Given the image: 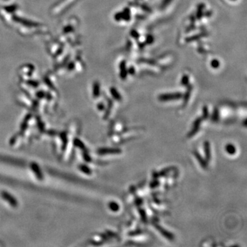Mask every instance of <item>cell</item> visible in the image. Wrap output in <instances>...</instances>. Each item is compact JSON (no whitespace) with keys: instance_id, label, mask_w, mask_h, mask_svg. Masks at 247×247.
Masks as SVG:
<instances>
[{"instance_id":"obj_14","label":"cell","mask_w":247,"mask_h":247,"mask_svg":"<svg viewBox=\"0 0 247 247\" xmlns=\"http://www.w3.org/2000/svg\"><path fill=\"white\" fill-rule=\"evenodd\" d=\"M191 91V87H189L188 89L187 90L186 93H185L184 98H183V106H185L187 104V103H188L189 97H190Z\"/></svg>"},{"instance_id":"obj_21","label":"cell","mask_w":247,"mask_h":247,"mask_svg":"<svg viewBox=\"0 0 247 247\" xmlns=\"http://www.w3.org/2000/svg\"><path fill=\"white\" fill-rule=\"evenodd\" d=\"M113 107V103H112L111 100L109 101V106H108V109L107 110V111H106L105 113V119H107V118L109 117V115H110V113H111V108Z\"/></svg>"},{"instance_id":"obj_12","label":"cell","mask_w":247,"mask_h":247,"mask_svg":"<svg viewBox=\"0 0 247 247\" xmlns=\"http://www.w3.org/2000/svg\"><path fill=\"white\" fill-rule=\"evenodd\" d=\"M225 150H226V152L230 155H233L236 154V146L231 144H228L226 145L225 147Z\"/></svg>"},{"instance_id":"obj_4","label":"cell","mask_w":247,"mask_h":247,"mask_svg":"<svg viewBox=\"0 0 247 247\" xmlns=\"http://www.w3.org/2000/svg\"><path fill=\"white\" fill-rule=\"evenodd\" d=\"M122 152L120 148H102L98 150L100 154H118Z\"/></svg>"},{"instance_id":"obj_24","label":"cell","mask_w":247,"mask_h":247,"mask_svg":"<svg viewBox=\"0 0 247 247\" xmlns=\"http://www.w3.org/2000/svg\"><path fill=\"white\" fill-rule=\"evenodd\" d=\"M159 185V182L157 181V179H154V180L152 181V182L150 183V186L151 188H154V187L158 186Z\"/></svg>"},{"instance_id":"obj_31","label":"cell","mask_w":247,"mask_h":247,"mask_svg":"<svg viewBox=\"0 0 247 247\" xmlns=\"http://www.w3.org/2000/svg\"><path fill=\"white\" fill-rule=\"evenodd\" d=\"M127 71H128V73H130V74H131V75H133L134 73H135V68L133 67H130Z\"/></svg>"},{"instance_id":"obj_17","label":"cell","mask_w":247,"mask_h":247,"mask_svg":"<svg viewBox=\"0 0 247 247\" xmlns=\"http://www.w3.org/2000/svg\"><path fill=\"white\" fill-rule=\"evenodd\" d=\"M211 119L213 122H218V120H219V112H218V110L217 109H215L214 110L213 114H212Z\"/></svg>"},{"instance_id":"obj_19","label":"cell","mask_w":247,"mask_h":247,"mask_svg":"<svg viewBox=\"0 0 247 247\" xmlns=\"http://www.w3.org/2000/svg\"><path fill=\"white\" fill-rule=\"evenodd\" d=\"M189 84V76L187 75H184L181 79V85L183 86H187Z\"/></svg>"},{"instance_id":"obj_27","label":"cell","mask_w":247,"mask_h":247,"mask_svg":"<svg viewBox=\"0 0 247 247\" xmlns=\"http://www.w3.org/2000/svg\"><path fill=\"white\" fill-rule=\"evenodd\" d=\"M154 41V37L152 35H148L146 38V43L148 44L152 43Z\"/></svg>"},{"instance_id":"obj_7","label":"cell","mask_w":247,"mask_h":247,"mask_svg":"<svg viewBox=\"0 0 247 247\" xmlns=\"http://www.w3.org/2000/svg\"><path fill=\"white\" fill-rule=\"evenodd\" d=\"M194 155L196 159L199 161L200 166H201L202 168L206 169L207 168V161L205 159H203V157L200 154V153L197 151H194Z\"/></svg>"},{"instance_id":"obj_11","label":"cell","mask_w":247,"mask_h":247,"mask_svg":"<svg viewBox=\"0 0 247 247\" xmlns=\"http://www.w3.org/2000/svg\"><path fill=\"white\" fill-rule=\"evenodd\" d=\"M122 20H124L126 21H128L130 20V11L128 8H125L124 9L123 12L122 13Z\"/></svg>"},{"instance_id":"obj_23","label":"cell","mask_w":247,"mask_h":247,"mask_svg":"<svg viewBox=\"0 0 247 247\" xmlns=\"http://www.w3.org/2000/svg\"><path fill=\"white\" fill-rule=\"evenodd\" d=\"M81 170L83 171V172H85V173H86V174H90L91 173V169L89 168H88V167L87 166H81Z\"/></svg>"},{"instance_id":"obj_30","label":"cell","mask_w":247,"mask_h":247,"mask_svg":"<svg viewBox=\"0 0 247 247\" xmlns=\"http://www.w3.org/2000/svg\"><path fill=\"white\" fill-rule=\"evenodd\" d=\"M135 203L137 206L140 207V206L143 203V200L141 199H139V198H137V199H135Z\"/></svg>"},{"instance_id":"obj_5","label":"cell","mask_w":247,"mask_h":247,"mask_svg":"<svg viewBox=\"0 0 247 247\" xmlns=\"http://www.w3.org/2000/svg\"><path fill=\"white\" fill-rule=\"evenodd\" d=\"M173 170H175L174 167H168V168L163 169L161 172H154L152 173V177L154 179H158L159 177H165L168 175Z\"/></svg>"},{"instance_id":"obj_18","label":"cell","mask_w":247,"mask_h":247,"mask_svg":"<svg viewBox=\"0 0 247 247\" xmlns=\"http://www.w3.org/2000/svg\"><path fill=\"white\" fill-rule=\"evenodd\" d=\"M142 233H143V231L142 230H141V229H136V230L131 231H130L128 233V235L129 236H139V235L142 234Z\"/></svg>"},{"instance_id":"obj_16","label":"cell","mask_w":247,"mask_h":247,"mask_svg":"<svg viewBox=\"0 0 247 247\" xmlns=\"http://www.w3.org/2000/svg\"><path fill=\"white\" fill-rule=\"evenodd\" d=\"M209 109H208L207 106H204L203 107V115L201 117L203 118V120H207L209 117Z\"/></svg>"},{"instance_id":"obj_2","label":"cell","mask_w":247,"mask_h":247,"mask_svg":"<svg viewBox=\"0 0 247 247\" xmlns=\"http://www.w3.org/2000/svg\"><path fill=\"white\" fill-rule=\"evenodd\" d=\"M152 224H153V226H154V227L156 228V229L162 235V236L164 237V238H166V239H168V240H174V235L172 233L168 232V231L165 229L164 228L162 227V226H161L160 224H159L156 222H154Z\"/></svg>"},{"instance_id":"obj_29","label":"cell","mask_w":247,"mask_h":247,"mask_svg":"<svg viewBox=\"0 0 247 247\" xmlns=\"http://www.w3.org/2000/svg\"><path fill=\"white\" fill-rule=\"evenodd\" d=\"M115 19L117 20V21H120L122 20V13H117L116 15H115Z\"/></svg>"},{"instance_id":"obj_33","label":"cell","mask_w":247,"mask_h":247,"mask_svg":"<svg viewBox=\"0 0 247 247\" xmlns=\"http://www.w3.org/2000/svg\"><path fill=\"white\" fill-rule=\"evenodd\" d=\"M231 1H236V0H231Z\"/></svg>"},{"instance_id":"obj_22","label":"cell","mask_w":247,"mask_h":247,"mask_svg":"<svg viewBox=\"0 0 247 247\" xmlns=\"http://www.w3.org/2000/svg\"><path fill=\"white\" fill-rule=\"evenodd\" d=\"M93 95L95 97L99 96L100 95V86L98 84H95L94 86V89H93Z\"/></svg>"},{"instance_id":"obj_15","label":"cell","mask_w":247,"mask_h":247,"mask_svg":"<svg viewBox=\"0 0 247 247\" xmlns=\"http://www.w3.org/2000/svg\"><path fill=\"white\" fill-rule=\"evenodd\" d=\"M139 213H140V217L142 218V220L144 222H147V215L146 213V211L143 209V208H140L139 209Z\"/></svg>"},{"instance_id":"obj_1","label":"cell","mask_w":247,"mask_h":247,"mask_svg":"<svg viewBox=\"0 0 247 247\" xmlns=\"http://www.w3.org/2000/svg\"><path fill=\"white\" fill-rule=\"evenodd\" d=\"M183 96L182 93L180 92L172 93H166V94H161L158 97V99L161 102H168L172 100H177L181 98Z\"/></svg>"},{"instance_id":"obj_10","label":"cell","mask_w":247,"mask_h":247,"mask_svg":"<svg viewBox=\"0 0 247 247\" xmlns=\"http://www.w3.org/2000/svg\"><path fill=\"white\" fill-rule=\"evenodd\" d=\"M110 91H111V95L115 100L117 101H122V95L120 94V93L118 92V91L116 89L115 87H111V89H110Z\"/></svg>"},{"instance_id":"obj_13","label":"cell","mask_w":247,"mask_h":247,"mask_svg":"<svg viewBox=\"0 0 247 247\" xmlns=\"http://www.w3.org/2000/svg\"><path fill=\"white\" fill-rule=\"evenodd\" d=\"M109 208L113 212H117L120 210V205L115 201H111L109 203Z\"/></svg>"},{"instance_id":"obj_26","label":"cell","mask_w":247,"mask_h":247,"mask_svg":"<svg viewBox=\"0 0 247 247\" xmlns=\"http://www.w3.org/2000/svg\"><path fill=\"white\" fill-rule=\"evenodd\" d=\"M34 166H35L36 168H33V166H32V169H33V170H35L36 174V175H37V177H38V178H41V172L39 171L40 170L39 168H38V167L36 166V164H34Z\"/></svg>"},{"instance_id":"obj_20","label":"cell","mask_w":247,"mask_h":247,"mask_svg":"<svg viewBox=\"0 0 247 247\" xmlns=\"http://www.w3.org/2000/svg\"><path fill=\"white\" fill-rule=\"evenodd\" d=\"M220 63L217 59H213L211 62V66L214 69H218L220 67Z\"/></svg>"},{"instance_id":"obj_6","label":"cell","mask_w":247,"mask_h":247,"mask_svg":"<svg viewBox=\"0 0 247 247\" xmlns=\"http://www.w3.org/2000/svg\"><path fill=\"white\" fill-rule=\"evenodd\" d=\"M204 147V152H205V160L207 162H209L211 160V146H210V143L208 141H205L203 144Z\"/></svg>"},{"instance_id":"obj_28","label":"cell","mask_w":247,"mask_h":247,"mask_svg":"<svg viewBox=\"0 0 247 247\" xmlns=\"http://www.w3.org/2000/svg\"><path fill=\"white\" fill-rule=\"evenodd\" d=\"M130 35H131L132 37L135 38H139V36H140V34H139L138 32L135 30H132V31L130 32Z\"/></svg>"},{"instance_id":"obj_32","label":"cell","mask_w":247,"mask_h":247,"mask_svg":"<svg viewBox=\"0 0 247 247\" xmlns=\"http://www.w3.org/2000/svg\"><path fill=\"white\" fill-rule=\"evenodd\" d=\"M98 109H99L100 110V111H103V110L104 109H105V106H104V105H103V103H100V105H98Z\"/></svg>"},{"instance_id":"obj_8","label":"cell","mask_w":247,"mask_h":247,"mask_svg":"<svg viewBox=\"0 0 247 247\" xmlns=\"http://www.w3.org/2000/svg\"><path fill=\"white\" fill-rule=\"evenodd\" d=\"M120 78L122 80H125L128 74V71L126 69V63L124 61H122L120 64Z\"/></svg>"},{"instance_id":"obj_9","label":"cell","mask_w":247,"mask_h":247,"mask_svg":"<svg viewBox=\"0 0 247 247\" xmlns=\"http://www.w3.org/2000/svg\"><path fill=\"white\" fill-rule=\"evenodd\" d=\"M2 197L3 199L6 200V201H7L9 202V204H11L12 206H14V207H15V206L17 205V202L16 200L14 199V198L9 194H8L7 192H4L2 193Z\"/></svg>"},{"instance_id":"obj_3","label":"cell","mask_w":247,"mask_h":247,"mask_svg":"<svg viewBox=\"0 0 247 247\" xmlns=\"http://www.w3.org/2000/svg\"><path fill=\"white\" fill-rule=\"evenodd\" d=\"M202 121H203V118L201 117H198L195 120V121L194 122L193 124V128H191V130L189 131V133L187 134V137H192L193 136H194L195 135L199 132L200 129V126H201Z\"/></svg>"},{"instance_id":"obj_25","label":"cell","mask_w":247,"mask_h":247,"mask_svg":"<svg viewBox=\"0 0 247 247\" xmlns=\"http://www.w3.org/2000/svg\"><path fill=\"white\" fill-rule=\"evenodd\" d=\"M171 1H172V0H163L162 3H161V9H164L165 7H166L171 2Z\"/></svg>"}]
</instances>
